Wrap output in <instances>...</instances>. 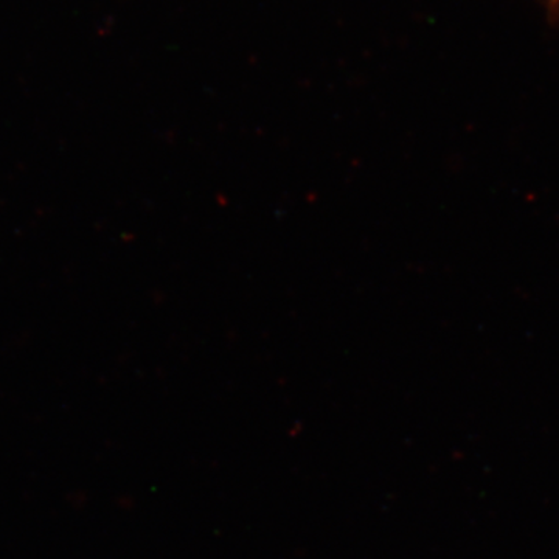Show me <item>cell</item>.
I'll return each instance as SVG.
<instances>
[]
</instances>
